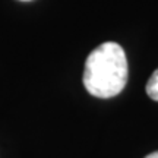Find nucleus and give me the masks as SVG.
<instances>
[{
    "label": "nucleus",
    "mask_w": 158,
    "mask_h": 158,
    "mask_svg": "<svg viewBox=\"0 0 158 158\" xmlns=\"http://www.w3.org/2000/svg\"><path fill=\"white\" fill-rule=\"evenodd\" d=\"M127 59L124 50L113 41L98 45L86 57L84 69L85 89L97 98L118 95L127 82Z\"/></svg>",
    "instance_id": "1"
},
{
    "label": "nucleus",
    "mask_w": 158,
    "mask_h": 158,
    "mask_svg": "<svg viewBox=\"0 0 158 158\" xmlns=\"http://www.w3.org/2000/svg\"><path fill=\"white\" fill-rule=\"evenodd\" d=\"M147 94L148 97L154 100V101H158V69L151 75V78L147 84Z\"/></svg>",
    "instance_id": "2"
},
{
    "label": "nucleus",
    "mask_w": 158,
    "mask_h": 158,
    "mask_svg": "<svg viewBox=\"0 0 158 158\" xmlns=\"http://www.w3.org/2000/svg\"><path fill=\"white\" fill-rule=\"evenodd\" d=\"M145 158H158V151L157 152H152V154H149V155H147Z\"/></svg>",
    "instance_id": "3"
}]
</instances>
